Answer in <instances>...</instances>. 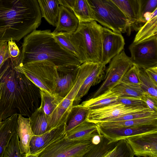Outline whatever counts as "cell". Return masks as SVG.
I'll return each mask as SVG.
<instances>
[{
    "mask_svg": "<svg viewBox=\"0 0 157 157\" xmlns=\"http://www.w3.org/2000/svg\"><path fill=\"white\" fill-rule=\"evenodd\" d=\"M11 57L8 42L0 41V65Z\"/></svg>",
    "mask_w": 157,
    "mask_h": 157,
    "instance_id": "60d3db41",
    "label": "cell"
},
{
    "mask_svg": "<svg viewBox=\"0 0 157 157\" xmlns=\"http://www.w3.org/2000/svg\"><path fill=\"white\" fill-rule=\"evenodd\" d=\"M89 110L87 108L82 106L80 104L73 105L66 123L65 133L84 121Z\"/></svg>",
    "mask_w": 157,
    "mask_h": 157,
    "instance_id": "83f0119b",
    "label": "cell"
},
{
    "mask_svg": "<svg viewBox=\"0 0 157 157\" xmlns=\"http://www.w3.org/2000/svg\"><path fill=\"white\" fill-rule=\"evenodd\" d=\"M80 65L70 64L56 66L55 94L63 98L67 95L75 83Z\"/></svg>",
    "mask_w": 157,
    "mask_h": 157,
    "instance_id": "4fadbf2b",
    "label": "cell"
},
{
    "mask_svg": "<svg viewBox=\"0 0 157 157\" xmlns=\"http://www.w3.org/2000/svg\"><path fill=\"white\" fill-rule=\"evenodd\" d=\"M66 123L39 135H34L29 142L30 154L28 157H35L39 152L56 139L65 136Z\"/></svg>",
    "mask_w": 157,
    "mask_h": 157,
    "instance_id": "2e32d148",
    "label": "cell"
},
{
    "mask_svg": "<svg viewBox=\"0 0 157 157\" xmlns=\"http://www.w3.org/2000/svg\"><path fill=\"white\" fill-rule=\"evenodd\" d=\"M119 96L111 90L95 97L89 98L80 105L89 110L96 109L117 101Z\"/></svg>",
    "mask_w": 157,
    "mask_h": 157,
    "instance_id": "4316f807",
    "label": "cell"
},
{
    "mask_svg": "<svg viewBox=\"0 0 157 157\" xmlns=\"http://www.w3.org/2000/svg\"><path fill=\"white\" fill-rule=\"evenodd\" d=\"M79 88L74 85L69 94L49 115L48 131L66 123L73 106L74 98Z\"/></svg>",
    "mask_w": 157,
    "mask_h": 157,
    "instance_id": "9a60e30c",
    "label": "cell"
},
{
    "mask_svg": "<svg viewBox=\"0 0 157 157\" xmlns=\"http://www.w3.org/2000/svg\"><path fill=\"white\" fill-rule=\"evenodd\" d=\"M134 155L157 157V133L140 134L125 139Z\"/></svg>",
    "mask_w": 157,
    "mask_h": 157,
    "instance_id": "5bb4252c",
    "label": "cell"
},
{
    "mask_svg": "<svg viewBox=\"0 0 157 157\" xmlns=\"http://www.w3.org/2000/svg\"><path fill=\"white\" fill-rule=\"evenodd\" d=\"M111 90L119 96L134 97L140 99L145 94L140 86L131 85L123 83L118 84Z\"/></svg>",
    "mask_w": 157,
    "mask_h": 157,
    "instance_id": "1f68e13d",
    "label": "cell"
},
{
    "mask_svg": "<svg viewBox=\"0 0 157 157\" xmlns=\"http://www.w3.org/2000/svg\"><path fill=\"white\" fill-rule=\"evenodd\" d=\"M60 5L73 10L75 0H58Z\"/></svg>",
    "mask_w": 157,
    "mask_h": 157,
    "instance_id": "ee69618b",
    "label": "cell"
},
{
    "mask_svg": "<svg viewBox=\"0 0 157 157\" xmlns=\"http://www.w3.org/2000/svg\"><path fill=\"white\" fill-rule=\"evenodd\" d=\"M17 63L11 59L0 65V82L2 83L0 117L2 121L17 110L29 118L39 107L40 89L16 66Z\"/></svg>",
    "mask_w": 157,
    "mask_h": 157,
    "instance_id": "6da1fadb",
    "label": "cell"
},
{
    "mask_svg": "<svg viewBox=\"0 0 157 157\" xmlns=\"http://www.w3.org/2000/svg\"><path fill=\"white\" fill-rule=\"evenodd\" d=\"M37 0H0V41H18L40 25Z\"/></svg>",
    "mask_w": 157,
    "mask_h": 157,
    "instance_id": "7a4b0ae2",
    "label": "cell"
},
{
    "mask_svg": "<svg viewBox=\"0 0 157 157\" xmlns=\"http://www.w3.org/2000/svg\"><path fill=\"white\" fill-rule=\"evenodd\" d=\"M133 65L144 69L157 66V35L129 46Z\"/></svg>",
    "mask_w": 157,
    "mask_h": 157,
    "instance_id": "9c48e42d",
    "label": "cell"
},
{
    "mask_svg": "<svg viewBox=\"0 0 157 157\" xmlns=\"http://www.w3.org/2000/svg\"><path fill=\"white\" fill-rule=\"evenodd\" d=\"M156 35H157V9L138 30L133 42H140Z\"/></svg>",
    "mask_w": 157,
    "mask_h": 157,
    "instance_id": "484cf974",
    "label": "cell"
},
{
    "mask_svg": "<svg viewBox=\"0 0 157 157\" xmlns=\"http://www.w3.org/2000/svg\"><path fill=\"white\" fill-rule=\"evenodd\" d=\"M19 69L40 89L55 94L57 73L56 66L47 60L34 61L18 65Z\"/></svg>",
    "mask_w": 157,
    "mask_h": 157,
    "instance_id": "52a82bcc",
    "label": "cell"
},
{
    "mask_svg": "<svg viewBox=\"0 0 157 157\" xmlns=\"http://www.w3.org/2000/svg\"><path fill=\"white\" fill-rule=\"evenodd\" d=\"M72 11L79 22L95 21L93 13L87 0H75Z\"/></svg>",
    "mask_w": 157,
    "mask_h": 157,
    "instance_id": "f1b7e54d",
    "label": "cell"
},
{
    "mask_svg": "<svg viewBox=\"0 0 157 157\" xmlns=\"http://www.w3.org/2000/svg\"><path fill=\"white\" fill-rule=\"evenodd\" d=\"M140 86L143 91L148 95L157 98V84L147 76L144 69L140 68Z\"/></svg>",
    "mask_w": 157,
    "mask_h": 157,
    "instance_id": "d6a6232c",
    "label": "cell"
},
{
    "mask_svg": "<svg viewBox=\"0 0 157 157\" xmlns=\"http://www.w3.org/2000/svg\"><path fill=\"white\" fill-rule=\"evenodd\" d=\"M95 21L114 32L130 34L133 29L129 19L110 0H87Z\"/></svg>",
    "mask_w": 157,
    "mask_h": 157,
    "instance_id": "5b68a950",
    "label": "cell"
},
{
    "mask_svg": "<svg viewBox=\"0 0 157 157\" xmlns=\"http://www.w3.org/2000/svg\"><path fill=\"white\" fill-rule=\"evenodd\" d=\"M42 16L50 25L56 27L60 4L58 0H37Z\"/></svg>",
    "mask_w": 157,
    "mask_h": 157,
    "instance_id": "603a6c76",
    "label": "cell"
},
{
    "mask_svg": "<svg viewBox=\"0 0 157 157\" xmlns=\"http://www.w3.org/2000/svg\"><path fill=\"white\" fill-rule=\"evenodd\" d=\"M117 101L129 106H136L148 108L145 102L140 98L131 97L120 96Z\"/></svg>",
    "mask_w": 157,
    "mask_h": 157,
    "instance_id": "f35d334b",
    "label": "cell"
},
{
    "mask_svg": "<svg viewBox=\"0 0 157 157\" xmlns=\"http://www.w3.org/2000/svg\"><path fill=\"white\" fill-rule=\"evenodd\" d=\"M140 15L139 23L145 22L147 14L150 15L157 9V0H139Z\"/></svg>",
    "mask_w": 157,
    "mask_h": 157,
    "instance_id": "8d00e7d4",
    "label": "cell"
},
{
    "mask_svg": "<svg viewBox=\"0 0 157 157\" xmlns=\"http://www.w3.org/2000/svg\"><path fill=\"white\" fill-rule=\"evenodd\" d=\"M140 68L133 65L123 75L121 83L140 86V81L139 75Z\"/></svg>",
    "mask_w": 157,
    "mask_h": 157,
    "instance_id": "74e56055",
    "label": "cell"
},
{
    "mask_svg": "<svg viewBox=\"0 0 157 157\" xmlns=\"http://www.w3.org/2000/svg\"><path fill=\"white\" fill-rule=\"evenodd\" d=\"M97 126L107 128L136 126L147 124L157 125V114L136 119L117 121H104L96 124Z\"/></svg>",
    "mask_w": 157,
    "mask_h": 157,
    "instance_id": "7402d4cb",
    "label": "cell"
},
{
    "mask_svg": "<svg viewBox=\"0 0 157 157\" xmlns=\"http://www.w3.org/2000/svg\"><path fill=\"white\" fill-rule=\"evenodd\" d=\"M52 33L54 38L62 47L71 52L78 59V54L70 41V36L72 34L65 32Z\"/></svg>",
    "mask_w": 157,
    "mask_h": 157,
    "instance_id": "d590c367",
    "label": "cell"
},
{
    "mask_svg": "<svg viewBox=\"0 0 157 157\" xmlns=\"http://www.w3.org/2000/svg\"><path fill=\"white\" fill-rule=\"evenodd\" d=\"M18 117V113H15L2 121L0 124V157H3L6 146L17 131Z\"/></svg>",
    "mask_w": 157,
    "mask_h": 157,
    "instance_id": "ffe728a7",
    "label": "cell"
},
{
    "mask_svg": "<svg viewBox=\"0 0 157 157\" xmlns=\"http://www.w3.org/2000/svg\"><path fill=\"white\" fill-rule=\"evenodd\" d=\"M2 121V120L1 117H0V124L1 123V122Z\"/></svg>",
    "mask_w": 157,
    "mask_h": 157,
    "instance_id": "f6af8a7d",
    "label": "cell"
},
{
    "mask_svg": "<svg viewBox=\"0 0 157 157\" xmlns=\"http://www.w3.org/2000/svg\"><path fill=\"white\" fill-rule=\"evenodd\" d=\"M92 137L71 140L64 136L53 142L35 157H83L95 145Z\"/></svg>",
    "mask_w": 157,
    "mask_h": 157,
    "instance_id": "8992f818",
    "label": "cell"
},
{
    "mask_svg": "<svg viewBox=\"0 0 157 157\" xmlns=\"http://www.w3.org/2000/svg\"><path fill=\"white\" fill-rule=\"evenodd\" d=\"M10 53L12 57H16L21 54L19 48L14 41L12 40L8 41Z\"/></svg>",
    "mask_w": 157,
    "mask_h": 157,
    "instance_id": "b9f144b4",
    "label": "cell"
},
{
    "mask_svg": "<svg viewBox=\"0 0 157 157\" xmlns=\"http://www.w3.org/2000/svg\"><path fill=\"white\" fill-rule=\"evenodd\" d=\"M106 69L105 65L100 62H96L78 90L74 98L73 106L79 104L81 98L87 94L91 86L97 85L103 80Z\"/></svg>",
    "mask_w": 157,
    "mask_h": 157,
    "instance_id": "e0dca14e",
    "label": "cell"
},
{
    "mask_svg": "<svg viewBox=\"0 0 157 157\" xmlns=\"http://www.w3.org/2000/svg\"><path fill=\"white\" fill-rule=\"evenodd\" d=\"M97 127L98 133L109 140L108 144L135 135L157 133V125L147 124L107 128Z\"/></svg>",
    "mask_w": 157,
    "mask_h": 157,
    "instance_id": "8fae6325",
    "label": "cell"
},
{
    "mask_svg": "<svg viewBox=\"0 0 157 157\" xmlns=\"http://www.w3.org/2000/svg\"><path fill=\"white\" fill-rule=\"evenodd\" d=\"M3 157H24L21 152L17 131L14 133L6 146Z\"/></svg>",
    "mask_w": 157,
    "mask_h": 157,
    "instance_id": "836d02e7",
    "label": "cell"
},
{
    "mask_svg": "<svg viewBox=\"0 0 157 157\" xmlns=\"http://www.w3.org/2000/svg\"><path fill=\"white\" fill-rule=\"evenodd\" d=\"M41 104L40 107L47 115H50L64 98L40 89Z\"/></svg>",
    "mask_w": 157,
    "mask_h": 157,
    "instance_id": "f546056e",
    "label": "cell"
},
{
    "mask_svg": "<svg viewBox=\"0 0 157 157\" xmlns=\"http://www.w3.org/2000/svg\"><path fill=\"white\" fill-rule=\"evenodd\" d=\"M96 21L79 22L70 40L81 64L87 62H100L102 53L101 29Z\"/></svg>",
    "mask_w": 157,
    "mask_h": 157,
    "instance_id": "277c9868",
    "label": "cell"
},
{
    "mask_svg": "<svg viewBox=\"0 0 157 157\" xmlns=\"http://www.w3.org/2000/svg\"><path fill=\"white\" fill-rule=\"evenodd\" d=\"M149 110L148 108L129 106L116 101L101 108L89 110L85 120L97 124L127 114Z\"/></svg>",
    "mask_w": 157,
    "mask_h": 157,
    "instance_id": "30bf717a",
    "label": "cell"
},
{
    "mask_svg": "<svg viewBox=\"0 0 157 157\" xmlns=\"http://www.w3.org/2000/svg\"><path fill=\"white\" fill-rule=\"evenodd\" d=\"M144 70L150 78L155 83L157 84V66L150 67Z\"/></svg>",
    "mask_w": 157,
    "mask_h": 157,
    "instance_id": "7bdbcfd3",
    "label": "cell"
},
{
    "mask_svg": "<svg viewBox=\"0 0 157 157\" xmlns=\"http://www.w3.org/2000/svg\"><path fill=\"white\" fill-rule=\"evenodd\" d=\"M22 64L47 60L56 67L80 65L78 59L62 47L54 38L50 30H35L24 37L21 53Z\"/></svg>",
    "mask_w": 157,
    "mask_h": 157,
    "instance_id": "3957f363",
    "label": "cell"
},
{
    "mask_svg": "<svg viewBox=\"0 0 157 157\" xmlns=\"http://www.w3.org/2000/svg\"><path fill=\"white\" fill-rule=\"evenodd\" d=\"M133 65L130 57L123 50L109 62L105 70L103 82L90 98L95 97L111 90L121 83L123 75Z\"/></svg>",
    "mask_w": 157,
    "mask_h": 157,
    "instance_id": "ba28073f",
    "label": "cell"
},
{
    "mask_svg": "<svg viewBox=\"0 0 157 157\" xmlns=\"http://www.w3.org/2000/svg\"><path fill=\"white\" fill-rule=\"evenodd\" d=\"M49 116L39 106L29 118L32 131L35 135H39L48 131Z\"/></svg>",
    "mask_w": 157,
    "mask_h": 157,
    "instance_id": "d4e9b609",
    "label": "cell"
},
{
    "mask_svg": "<svg viewBox=\"0 0 157 157\" xmlns=\"http://www.w3.org/2000/svg\"><path fill=\"white\" fill-rule=\"evenodd\" d=\"M102 53L100 63L106 65L123 50L125 44L121 33L107 28L101 29Z\"/></svg>",
    "mask_w": 157,
    "mask_h": 157,
    "instance_id": "7c38bea8",
    "label": "cell"
},
{
    "mask_svg": "<svg viewBox=\"0 0 157 157\" xmlns=\"http://www.w3.org/2000/svg\"><path fill=\"white\" fill-rule=\"evenodd\" d=\"M97 132L96 124L85 119L79 125L65 133L64 137L71 140H76L93 136Z\"/></svg>",
    "mask_w": 157,
    "mask_h": 157,
    "instance_id": "cb8c5ba5",
    "label": "cell"
},
{
    "mask_svg": "<svg viewBox=\"0 0 157 157\" xmlns=\"http://www.w3.org/2000/svg\"><path fill=\"white\" fill-rule=\"evenodd\" d=\"M129 19L133 29H138L140 15L139 0H110Z\"/></svg>",
    "mask_w": 157,
    "mask_h": 157,
    "instance_id": "44dd1931",
    "label": "cell"
},
{
    "mask_svg": "<svg viewBox=\"0 0 157 157\" xmlns=\"http://www.w3.org/2000/svg\"><path fill=\"white\" fill-rule=\"evenodd\" d=\"M79 23L77 17L70 9L60 5L57 24L53 33L65 32L73 34Z\"/></svg>",
    "mask_w": 157,
    "mask_h": 157,
    "instance_id": "ac0fdd59",
    "label": "cell"
},
{
    "mask_svg": "<svg viewBox=\"0 0 157 157\" xmlns=\"http://www.w3.org/2000/svg\"><path fill=\"white\" fill-rule=\"evenodd\" d=\"M140 99L145 102L151 111L157 113V98L145 93Z\"/></svg>",
    "mask_w": 157,
    "mask_h": 157,
    "instance_id": "ab89813d",
    "label": "cell"
},
{
    "mask_svg": "<svg viewBox=\"0 0 157 157\" xmlns=\"http://www.w3.org/2000/svg\"><path fill=\"white\" fill-rule=\"evenodd\" d=\"M17 132L18 135L21 153L24 157H28L30 154L29 142L33 136L29 118H26L18 114Z\"/></svg>",
    "mask_w": 157,
    "mask_h": 157,
    "instance_id": "d6986e66",
    "label": "cell"
},
{
    "mask_svg": "<svg viewBox=\"0 0 157 157\" xmlns=\"http://www.w3.org/2000/svg\"><path fill=\"white\" fill-rule=\"evenodd\" d=\"M134 154L130 145L125 139L117 141L114 147L104 157H133Z\"/></svg>",
    "mask_w": 157,
    "mask_h": 157,
    "instance_id": "4dcf8cb0",
    "label": "cell"
},
{
    "mask_svg": "<svg viewBox=\"0 0 157 157\" xmlns=\"http://www.w3.org/2000/svg\"><path fill=\"white\" fill-rule=\"evenodd\" d=\"M103 136L101 142L98 144L95 145L90 151L84 155V157H104L106 153L113 147L116 142L108 144L109 140Z\"/></svg>",
    "mask_w": 157,
    "mask_h": 157,
    "instance_id": "e575fe53",
    "label": "cell"
}]
</instances>
